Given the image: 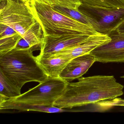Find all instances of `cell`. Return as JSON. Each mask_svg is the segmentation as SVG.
<instances>
[{
	"label": "cell",
	"mask_w": 124,
	"mask_h": 124,
	"mask_svg": "<svg viewBox=\"0 0 124 124\" xmlns=\"http://www.w3.org/2000/svg\"><path fill=\"white\" fill-rule=\"evenodd\" d=\"M91 35L85 34H50L43 36L38 57L47 58L78 45Z\"/></svg>",
	"instance_id": "obj_7"
},
{
	"label": "cell",
	"mask_w": 124,
	"mask_h": 124,
	"mask_svg": "<svg viewBox=\"0 0 124 124\" xmlns=\"http://www.w3.org/2000/svg\"><path fill=\"white\" fill-rule=\"evenodd\" d=\"M96 61L90 54H85L72 59L65 67L59 78L68 82L81 77Z\"/></svg>",
	"instance_id": "obj_10"
},
{
	"label": "cell",
	"mask_w": 124,
	"mask_h": 124,
	"mask_svg": "<svg viewBox=\"0 0 124 124\" xmlns=\"http://www.w3.org/2000/svg\"><path fill=\"white\" fill-rule=\"evenodd\" d=\"M121 77V78H124V75H123V76H122V77Z\"/></svg>",
	"instance_id": "obj_24"
},
{
	"label": "cell",
	"mask_w": 124,
	"mask_h": 124,
	"mask_svg": "<svg viewBox=\"0 0 124 124\" xmlns=\"http://www.w3.org/2000/svg\"><path fill=\"white\" fill-rule=\"evenodd\" d=\"M22 37L16 34L0 39V55H4L16 48Z\"/></svg>",
	"instance_id": "obj_16"
},
{
	"label": "cell",
	"mask_w": 124,
	"mask_h": 124,
	"mask_svg": "<svg viewBox=\"0 0 124 124\" xmlns=\"http://www.w3.org/2000/svg\"><path fill=\"white\" fill-rule=\"evenodd\" d=\"M79 10L87 16L97 32L108 35L124 22V8H111L82 3Z\"/></svg>",
	"instance_id": "obj_6"
},
{
	"label": "cell",
	"mask_w": 124,
	"mask_h": 124,
	"mask_svg": "<svg viewBox=\"0 0 124 124\" xmlns=\"http://www.w3.org/2000/svg\"><path fill=\"white\" fill-rule=\"evenodd\" d=\"M0 109H14L19 112L36 111L47 113H58L64 112L72 111L65 109L61 108L54 106H44L30 104L21 102H15L8 100L2 105Z\"/></svg>",
	"instance_id": "obj_13"
},
{
	"label": "cell",
	"mask_w": 124,
	"mask_h": 124,
	"mask_svg": "<svg viewBox=\"0 0 124 124\" xmlns=\"http://www.w3.org/2000/svg\"><path fill=\"white\" fill-rule=\"evenodd\" d=\"M67 83L60 78L49 77L26 93L8 100L35 105L54 106L55 101L63 93Z\"/></svg>",
	"instance_id": "obj_5"
},
{
	"label": "cell",
	"mask_w": 124,
	"mask_h": 124,
	"mask_svg": "<svg viewBox=\"0 0 124 124\" xmlns=\"http://www.w3.org/2000/svg\"><path fill=\"white\" fill-rule=\"evenodd\" d=\"M111 40V38L107 35L96 32L82 43L52 56L68 58L71 60L78 56L90 54L96 48Z\"/></svg>",
	"instance_id": "obj_9"
},
{
	"label": "cell",
	"mask_w": 124,
	"mask_h": 124,
	"mask_svg": "<svg viewBox=\"0 0 124 124\" xmlns=\"http://www.w3.org/2000/svg\"><path fill=\"white\" fill-rule=\"evenodd\" d=\"M82 3L92 6L113 8L118 2V0H79Z\"/></svg>",
	"instance_id": "obj_18"
},
{
	"label": "cell",
	"mask_w": 124,
	"mask_h": 124,
	"mask_svg": "<svg viewBox=\"0 0 124 124\" xmlns=\"http://www.w3.org/2000/svg\"><path fill=\"white\" fill-rule=\"evenodd\" d=\"M43 37L42 27L39 23L37 21L35 24L26 32L15 48H31L35 50L36 48L39 47L40 49Z\"/></svg>",
	"instance_id": "obj_12"
},
{
	"label": "cell",
	"mask_w": 124,
	"mask_h": 124,
	"mask_svg": "<svg viewBox=\"0 0 124 124\" xmlns=\"http://www.w3.org/2000/svg\"><path fill=\"white\" fill-rule=\"evenodd\" d=\"M13 0L16 1V2H21L23 3H25V4L28 5V3H27V2L26 0Z\"/></svg>",
	"instance_id": "obj_22"
},
{
	"label": "cell",
	"mask_w": 124,
	"mask_h": 124,
	"mask_svg": "<svg viewBox=\"0 0 124 124\" xmlns=\"http://www.w3.org/2000/svg\"><path fill=\"white\" fill-rule=\"evenodd\" d=\"M27 1V3L30 6L33 3V2L34 1V0H26Z\"/></svg>",
	"instance_id": "obj_23"
},
{
	"label": "cell",
	"mask_w": 124,
	"mask_h": 124,
	"mask_svg": "<svg viewBox=\"0 0 124 124\" xmlns=\"http://www.w3.org/2000/svg\"><path fill=\"white\" fill-rule=\"evenodd\" d=\"M31 48H14L0 55V71L18 90L29 82L40 83L49 76L33 55Z\"/></svg>",
	"instance_id": "obj_2"
},
{
	"label": "cell",
	"mask_w": 124,
	"mask_h": 124,
	"mask_svg": "<svg viewBox=\"0 0 124 124\" xmlns=\"http://www.w3.org/2000/svg\"><path fill=\"white\" fill-rule=\"evenodd\" d=\"M53 7L56 11L65 15L67 17H69L82 23L91 26L87 16L80 12L79 9L77 10L70 9L57 6Z\"/></svg>",
	"instance_id": "obj_15"
},
{
	"label": "cell",
	"mask_w": 124,
	"mask_h": 124,
	"mask_svg": "<svg viewBox=\"0 0 124 124\" xmlns=\"http://www.w3.org/2000/svg\"><path fill=\"white\" fill-rule=\"evenodd\" d=\"M18 34L11 27L0 24V39Z\"/></svg>",
	"instance_id": "obj_20"
},
{
	"label": "cell",
	"mask_w": 124,
	"mask_h": 124,
	"mask_svg": "<svg viewBox=\"0 0 124 124\" xmlns=\"http://www.w3.org/2000/svg\"><path fill=\"white\" fill-rule=\"evenodd\" d=\"M21 94L18 90L0 71V95L9 99L18 96Z\"/></svg>",
	"instance_id": "obj_14"
},
{
	"label": "cell",
	"mask_w": 124,
	"mask_h": 124,
	"mask_svg": "<svg viewBox=\"0 0 124 124\" xmlns=\"http://www.w3.org/2000/svg\"><path fill=\"white\" fill-rule=\"evenodd\" d=\"M115 31L119 34L124 35V22L118 27Z\"/></svg>",
	"instance_id": "obj_21"
},
{
	"label": "cell",
	"mask_w": 124,
	"mask_h": 124,
	"mask_svg": "<svg viewBox=\"0 0 124 124\" xmlns=\"http://www.w3.org/2000/svg\"><path fill=\"white\" fill-rule=\"evenodd\" d=\"M100 109L103 110L108 109L115 106H124V99L120 98H115L111 100L100 101L98 103Z\"/></svg>",
	"instance_id": "obj_19"
},
{
	"label": "cell",
	"mask_w": 124,
	"mask_h": 124,
	"mask_svg": "<svg viewBox=\"0 0 124 124\" xmlns=\"http://www.w3.org/2000/svg\"><path fill=\"white\" fill-rule=\"evenodd\" d=\"M51 6H61L72 9H79L82 3L79 0H38Z\"/></svg>",
	"instance_id": "obj_17"
},
{
	"label": "cell",
	"mask_w": 124,
	"mask_h": 124,
	"mask_svg": "<svg viewBox=\"0 0 124 124\" xmlns=\"http://www.w3.org/2000/svg\"><path fill=\"white\" fill-rule=\"evenodd\" d=\"M124 86L114 76L95 75L78 78L75 83H67L62 95L53 106L61 108L97 103L123 95Z\"/></svg>",
	"instance_id": "obj_1"
},
{
	"label": "cell",
	"mask_w": 124,
	"mask_h": 124,
	"mask_svg": "<svg viewBox=\"0 0 124 124\" xmlns=\"http://www.w3.org/2000/svg\"><path fill=\"white\" fill-rule=\"evenodd\" d=\"M108 35L111 40L96 48L90 54L98 62H124V35L114 31Z\"/></svg>",
	"instance_id": "obj_8"
},
{
	"label": "cell",
	"mask_w": 124,
	"mask_h": 124,
	"mask_svg": "<svg viewBox=\"0 0 124 124\" xmlns=\"http://www.w3.org/2000/svg\"><path fill=\"white\" fill-rule=\"evenodd\" d=\"M36 57L48 76L53 78H59V75L71 60L68 58L56 56L47 58Z\"/></svg>",
	"instance_id": "obj_11"
},
{
	"label": "cell",
	"mask_w": 124,
	"mask_h": 124,
	"mask_svg": "<svg viewBox=\"0 0 124 124\" xmlns=\"http://www.w3.org/2000/svg\"><path fill=\"white\" fill-rule=\"evenodd\" d=\"M30 6L42 27L43 36L63 34L91 35L97 32L92 26L67 17L56 11L51 6L38 0H34Z\"/></svg>",
	"instance_id": "obj_3"
},
{
	"label": "cell",
	"mask_w": 124,
	"mask_h": 124,
	"mask_svg": "<svg viewBox=\"0 0 124 124\" xmlns=\"http://www.w3.org/2000/svg\"><path fill=\"white\" fill-rule=\"evenodd\" d=\"M0 3V24L11 27L22 38L37 22L29 5L13 0Z\"/></svg>",
	"instance_id": "obj_4"
}]
</instances>
